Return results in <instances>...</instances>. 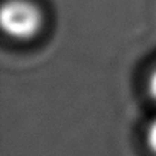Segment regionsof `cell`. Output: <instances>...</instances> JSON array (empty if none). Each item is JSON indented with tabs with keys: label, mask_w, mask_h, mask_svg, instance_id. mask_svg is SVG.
<instances>
[{
	"label": "cell",
	"mask_w": 156,
	"mask_h": 156,
	"mask_svg": "<svg viewBox=\"0 0 156 156\" xmlns=\"http://www.w3.org/2000/svg\"><path fill=\"white\" fill-rule=\"evenodd\" d=\"M0 25L9 38L29 41L41 32L44 12L34 0H5L0 9Z\"/></svg>",
	"instance_id": "obj_1"
},
{
	"label": "cell",
	"mask_w": 156,
	"mask_h": 156,
	"mask_svg": "<svg viewBox=\"0 0 156 156\" xmlns=\"http://www.w3.org/2000/svg\"><path fill=\"white\" fill-rule=\"evenodd\" d=\"M145 142L148 148L156 154V118H153L145 129Z\"/></svg>",
	"instance_id": "obj_2"
},
{
	"label": "cell",
	"mask_w": 156,
	"mask_h": 156,
	"mask_svg": "<svg viewBox=\"0 0 156 156\" xmlns=\"http://www.w3.org/2000/svg\"><path fill=\"white\" fill-rule=\"evenodd\" d=\"M145 87H147V94H148V97L156 103V66H154V67L150 70V73H148Z\"/></svg>",
	"instance_id": "obj_3"
}]
</instances>
